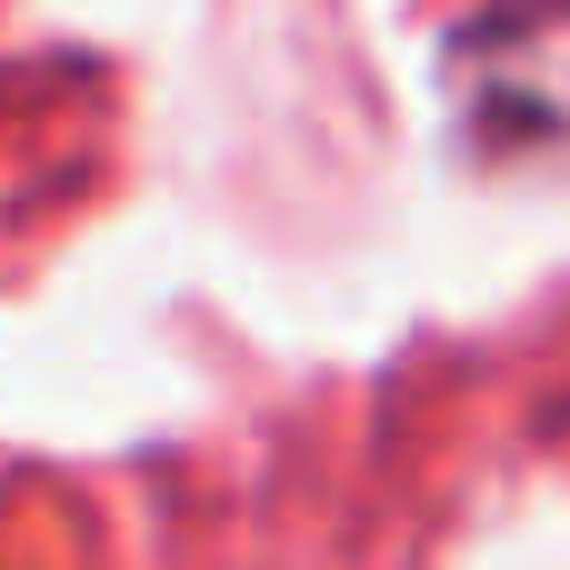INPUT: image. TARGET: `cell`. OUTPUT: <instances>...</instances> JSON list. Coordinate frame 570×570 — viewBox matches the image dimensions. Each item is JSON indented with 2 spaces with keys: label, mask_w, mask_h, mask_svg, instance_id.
<instances>
[{
  "label": "cell",
  "mask_w": 570,
  "mask_h": 570,
  "mask_svg": "<svg viewBox=\"0 0 570 570\" xmlns=\"http://www.w3.org/2000/svg\"><path fill=\"white\" fill-rule=\"evenodd\" d=\"M451 110L471 160L570 180V0H491L451 40Z\"/></svg>",
  "instance_id": "cell-1"
}]
</instances>
